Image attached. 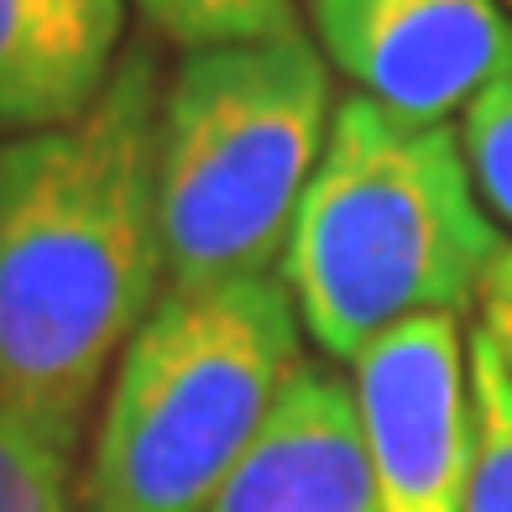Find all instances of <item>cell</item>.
Masks as SVG:
<instances>
[{"label": "cell", "mask_w": 512, "mask_h": 512, "mask_svg": "<svg viewBox=\"0 0 512 512\" xmlns=\"http://www.w3.org/2000/svg\"><path fill=\"white\" fill-rule=\"evenodd\" d=\"M471 398H476V455H471V486H465V512H512V382L481 330L471 335Z\"/></svg>", "instance_id": "9c48e42d"}, {"label": "cell", "mask_w": 512, "mask_h": 512, "mask_svg": "<svg viewBox=\"0 0 512 512\" xmlns=\"http://www.w3.org/2000/svg\"><path fill=\"white\" fill-rule=\"evenodd\" d=\"M157 115V68L126 53L74 126L0 147V403L63 455L168 277Z\"/></svg>", "instance_id": "6da1fadb"}, {"label": "cell", "mask_w": 512, "mask_h": 512, "mask_svg": "<svg viewBox=\"0 0 512 512\" xmlns=\"http://www.w3.org/2000/svg\"><path fill=\"white\" fill-rule=\"evenodd\" d=\"M126 0H0V136L74 126L121 63Z\"/></svg>", "instance_id": "ba28073f"}, {"label": "cell", "mask_w": 512, "mask_h": 512, "mask_svg": "<svg viewBox=\"0 0 512 512\" xmlns=\"http://www.w3.org/2000/svg\"><path fill=\"white\" fill-rule=\"evenodd\" d=\"M152 32L178 42L183 53L225 48V42L298 37L293 0H136Z\"/></svg>", "instance_id": "30bf717a"}, {"label": "cell", "mask_w": 512, "mask_h": 512, "mask_svg": "<svg viewBox=\"0 0 512 512\" xmlns=\"http://www.w3.org/2000/svg\"><path fill=\"white\" fill-rule=\"evenodd\" d=\"M0 512H68V455L0 403Z\"/></svg>", "instance_id": "7c38bea8"}, {"label": "cell", "mask_w": 512, "mask_h": 512, "mask_svg": "<svg viewBox=\"0 0 512 512\" xmlns=\"http://www.w3.org/2000/svg\"><path fill=\"white\" fill-rule=\"evenodd\" d=\"M460 152L481 204H492L512 225V42L492 68V79L460 110Z\"/></svg>", "instance_id": "8fae6325"}, {"label": "cell", "mask_w": 512, "mask_h": 512, "mask_svg": "<svg viewBox=\"0 0 512 512\" xmlns=\"http://www.w3.org/2000/svg\"><path fill=\"white\" fill-rule=\"evenodd\" d=\"M351 366L377 512H465L476 398L460 319H413L366 345Z\"/></svg>", "instance_id": "5b68a950"}, {"label": "cell", "mask_w": 512, "mask_h": 512, "mask_svg": "<svg viewBox=\"0 0 512 512\" xmlns=\"http://www.w3.org/2000/svg\"><path fill=\"white\" fill-rule=\"evenodd\" d=\"M277 277L168 288L121 351L89 460V512H209L304 371Z\"/></svg>", "instance_id": "3957f363"}, {"label": "cell", "mask_w": 512, "mask_h": 512, "mask_svg": "<svg viewBox=\"0 0 512 512\" xmlns=\"http://www.w3.org/2000/svg\"><path fill=\"white\" fill-rule=\"evenodd\" d=\"M209 512H377L356 392L304 366Z\"/></svg>", "instance_id": "52a82bcc"}, {"label": "cell", "mask_w": 512, "mask_h": 512, "mask_svg": "<svg viewBox=\"0 0 512 512\" xmlns=\"http://www.w3.org/2000/svg\"><path fill=\"white\" fill-rule=\"evenodd\" d=\"M314 21L356 95L408 121L465 110L512 42L497 0H314Z\"/></svg>", "instance_id": "8992f818"}, {"label": "cell", "mask_w": 512, "mask_h": 512, "mask_svg": "<svg viewBox=\"0 0 512 512\" xmlns=\"http://www.w3.org/2000/svg\"><path fill=\"white\" fill-rule=\"evenodd\" d=\"M476 309H481V335L497 351L507 382H512V246H502V256L492 262V272H486V283L476 293Z\"/></svg>", "instance_id": "4fadbf2b"}, {"label": "cell", "mask_w": 512, "mask_h": 512, "mask_svg": "<svg viewBox=\"0 0 512 512\" xmlns=\"http://www.w3.org/2000/svg\"><path fill=\"white\" fill-rule=\"evenodd\" d=\"M330 121V74L304 32L183 58L157 115V225L173 288L272 277Z\"/></svg>", "instance_id": "277c9868"}, {"label": "cell", "mask_w": 512, "mask_h": 512, "mask_svg": "<svg viewBox=\"0 0 512 512\" xmlns=\"http://www.w3.org/2000/svg\"><path fill=\"white\" fill-rule=\"evenodd\" d=\"M497 256L502 236L445 121L366 95L335 105L283 246V288L319 351L356 361L413 319H460Z\"/></svg>", "instance_id": "7a4b0ae2"}]
</instances>
